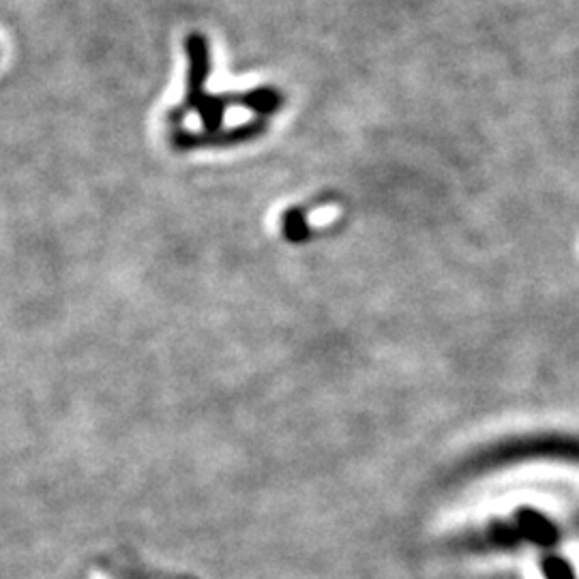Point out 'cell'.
<instances>
[{"instance_id":"1","label":"cell","mask_w":579,"mask_h":579,"mask_svg":"<svg viewBox=\"0 0 579 579\" xmlns=\"http://www.w3.org/2000/svg\"><path fill=\"white\" fill-rule=\"evenodd\" d=\"M519 528L528 539H532L537 543L548 546V543H553V539H556L553 526L549 523L548 519L535 513V511H521L519 513Z\"/></svg>"},{"instance_id":"2","label":"cell","mask_w":579,"mask_h":579,"mask_svg":"<svg viewBox=\"0 0 579 579\" xmlns=\"http://www.w3.org/2000/svg\"><path fill=\"white\" fill-rule=\"evenodd\" d=\"M543 571H546V578L548 579H576L571 567L565 560H560V558H548L543 562Z\"/></svg>"}]
</instances>
